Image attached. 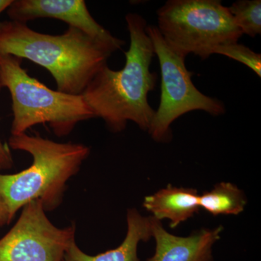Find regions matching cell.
Instances as JSON below:
<instances>
[{"mask_svg": "<svg viewBox=\"0 0 261 261\" xmlns=\"http://www.w3.org/2000/svg\"><path fill=\"white\" fill-rule=\"evenodd\" d=\"M126 21L130 45L124 53V66L120 70L103 66L82 95L94 118H102L111 132H122L128 121L148 132L155 113L148 102V94L157 84L158 75L150 71L155 54L146 33L147 20L128 13Z\"/></svg>", "mask_w": 261, "mask_h": 261, "instance_id": "1", "label": "cell"}, {"mask_svg": "<svg viewBox=\"0 0 261 261\" xmlns=\"http://www.w3.org/2000/svg\"><path fill=\"white\" fill-rule=\"evenodd\" d=\"M0 53L29 60L47 69L57 90L82 95L113 51L77 29L61 35L36 32L27 23L0 21Z\"/></svg>", "mask_w": 261, "mask_h": 261, "instance_id": "2", "label": "cell"}, {"mask_svg": "<svg viewBox=\"0 0 261 261\" xmlns=\"http://www.w3.org/2000/svg\"><path fill=\"white\" fill-rule=\"evenodd\" d=\"M8 145L33 157L32 164L20 172L0 173V195L13 218L33 200H39L46 212L58 208L67 183L90 154V148L83 144L61 143L27 133L10 136Z\"/></svg>", "mask_w": 261, "mask_h": 261, "instance_id": "3", "label": "cell"}, {"mask_svg": "<svg viewBox=\"0 0 261 261\" xmlns=\"http://www.w3.org/2000/svg\"><path fill=\"white\" fill-rule=\"evenodd\" d=\"M23 59L0 53V90L7 88L12 99L11 135L48 124L58 137H65L80 122L94 118L82 95L53 90L29 75Z\"/></svg>", "mask_w": 261, "mask_h": 261, "instance_id": "4", "label": "cell"}, {"mask_svg": "<svg viewBox=\"0 0 261 261\" xmlns=\"http://www.w3.org/2000/svg\"><path fill=\"white\" fill-rule=\"evenodd\" d=\"M157 15L163 39L185 58L194 54L207 59L216 47L238 43L243 35L219 0H168Z\"/></svg>", "mask_w": 261, "mask_h": 261, "instance_id": "5", "label": "cell"}, {"mask_svg": "<svg viewBox=\"0 0 261 261\" xmlns=\"http://www.w3.org/2000/svg\"><path fill=\"white\" fill-rule=\"evenodd\" d=\"M146 33L159 58L161 74V101L148 130L152 138L158 142L171 140V124L191 111H205L213 116L225 114L224 102L196 88L192 81L194 73L187 70L185 58L168 45L157 27L147 25Z\"/></svg>", "mask_w": 261, "mask_h": 261, "instance_id": "6", "label": "cell"}, {"mask_svg": "<svg viewBox=\"0 0 261 261\" xmlns=\"http://www.w3.org/2000/svg\"><path fill=\"white\" fill-rule=\"evenodd\" d=\"M75 225L58 228L39 200L24 205L14 226L0 239V261H63L75 240Z\"/></svg>", "mask_w": 261, "mask_h": 261, "instance_id": "7", "label": "cell"}, {"mask_svg": "<svg viewBox=\"0 0 261 261\" xmlns=\"http://www.w3.org/2000/svg\"><path fill=\"white\" fill-rule=\"evenodd\" d=\"M10 20L27 23L37 18H54L104 44L115 53L126 44L94 20L84 0H13L6 10Z\"/></svg>", "mask_w": 261, "mask_h": 261, "instance_id": "8", "label": "cell"}, {"mask_svg": "<svg viewBox=\"0 0 261 261\" xmlns=\"http://www.w3.org/2000/svg\"><path fill=\"white\" fill-rule=\"evenodd\" d=\"M151 226L156 242L155 252L147 261H213V247L223 231L221 226L199 230L185 238L175 236L152 217Z\"/></svg>", "mask_w": 261, "mask_h": 261, "instance_id": "9", "label": "cell"}, {"mask_svg": "<svg viewBox=\"0 0 261 261\" xmlns=\"http://www.w3.org/2000/svg\"><path fill=\"white\" fill-rule=\"evenodd\" d=\"M127 226L126 238L116 248L89 255L81 250L74 240L65 252L63 261H140L137 255L139 243L147 242L152 237L151 217L142 216L135 208L129 209Z\"/></svg>", "mask_w": 261, "mask_h": 261, "instance_id": "10", "label": "cell"}, {"mask_svg": "<svg viewBox=\"0 0 261 261\" xmlns=\"http://www.w3.org/2000/svg\"><path fill=\"white\" fill-rule=\"evenodd\" d=\"M197 190L168 185L144 200V207L152 214V218L161 221H170V227L176 228L190 219L200 210Z\"/></svg>", "mask_w": 261, "mask_h": 261, "instance_id": "11", "label": "cell"}, {"mask_svg": "<svg viewBox=\"0 0 261 261\" xmlns=\"http://www.w3.org/2000/svg\"><path fill=\"white\" fill-rule=\"evenodd\" d=\"M247 199L236 185L221 182L199 197L200 208L213 216L238 215L245 210Z\"/></svg>", "mask_w": 261, "mask_h": 261, "instance_id": "12", "label": "cell"}, {"mask_svg": "<svg viewBox=\"0 0 261 261\" xmlns=\"http://www.w3.org/2000/svg\"><path fill=\"white\" fill-rule=\"evenodd\" d=\"M228 10L243 34L255 38L261 34L260 0H238Z\"/></svg>", "mask_w": 261, "mask_h": 261, "instance_id": "13", "label": "cell"}, {"mask_svg": "<svg viewBox=\"0 0 261 261\" xmlns=\"http://www.w3.org/2000/svg\"><path fill=\"white\" fill-rule=\"evenodd\" d=\"M214 54L221 55L240 62L261 76V55L255 53L244 44L238 43L219 46L214 49Z\"/></svg>", "mask_w": 261, "mask_h": 261, "instance_id": "14", "label": "cell"}, {"mask_svg": "<svg viewBox=\"0 0 261 261\" xmlns=\"http://www.w3.org/2000/svg\"><path fill=\"white\" fill-rule=\"evenodd\" d=\"M14 166V161L10 147L0 140V171L10 170Z\"/></svg>", "mask_w": 261, "mask_h": 261, "instance_id": "15", "label": "cell"}, {"mask_svg": "<svg viewBox=\"0 0 261 261\" xmlns=\"http://www.w3.org/2000/svg\"><path fill=\"white\" fill-rule=\"evenodd\" d=\"M14 218L10 214L9 207L3 196L0 195V227H3L5 225L9 224Z\"/></svg>", "mask_w": 261, "mask_h": 261, "instance_id": "16", "label": "cell"}, {"mask_svg": "<svg viewBox=\"0 0 261 261\" xmlns=\"http://www.w3.org/2000/svg\"><path fill=\"white\" fill-rule=\"evenodd\" d=\"M13 0H0V15L8 9Z\"/></svg>", "mask_w": 261, "mask_h": 261, "instance_id": "17", "label": "cell"}]
</instances>
